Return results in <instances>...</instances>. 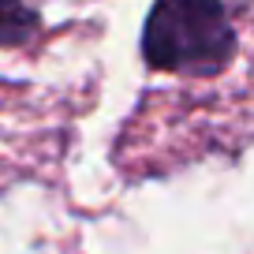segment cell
Returning <instances> with one entry per match:
<instances>
[{
	"mask_svg": "<svg viewBox=\"0 0 254 254\" xmlns=\"http://www.w3.org/2000/svg\"><path fill=\"white\" fill-rule=\"evenodd\" d=\"M138 53L150 71L217 79L236 56V23L224 0H153Z\"/></svg>",
	"mask_w": 254,
	"mask_h": 254,
	"instance_id": "obj_1",
	"label": "cell"
},
{
	"mask_svg": "<svg viewBox=\"0 0 254 254\" xmlns=\"http://www.w3.org/2000/svg\"><path fill=\"white\" fill-rule=\"evenodd\" d=\"M41 11L26 0H0V49H30L41 38Z\"/></svg>",
	"mask_w": 254,
	"mask_h": 254,
	"instance_id": "obj_2",
	"label": "cell"
}]
</instances>
